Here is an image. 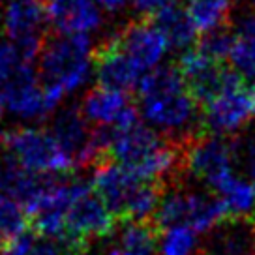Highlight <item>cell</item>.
<instances>
[{"mask_svg":"<svg viewBox=\"0 0 255 255\" xmlns=\"http://www.w3.org/2000/svg\"><path fill=\"white\" fill-rule=\"evenodd\" d=\"M94 152L96 165L109 161L150 182L178 184L176 178L184 173V146L141 122L129 128H96Z\"/></svg>","mask_w":255,"mask_h":255,"instance_id":"cell-1","label":"cell"},{"mask_svg":"<svg viewBox=\"0 0 255 255\" xmlns=\"http://www.w3.org/2000/svg\"><path fill=\"white\" fill-rule=\"evenodd\" d=\"M137 98L143 119L176 144L186 146L205 135L201 105L176 66H159L146 73L137 87Z\"/></svg>","mask_w":255,"mask_h":255,"instance_id":"cell-2","label":"cell"},{"mask_svg":"<svg viewBox=\"0 0 255 255\" xmlns=\"http://www.w3.org/2000/svg\"><path fill=\"white\" fill-rule=\"evenodd\" d=\"M92 188L119 223L150 222L169 186L128 173L115 163L96 165Z\"/></svg>","mask_w":255,"mask_h":255,"instance_id":"cell-3","label":"cell"},{"mask_svg":"<svg viewBox=\"0 0 255 255\" xmlns=\"http://www.w3.org/2000/svg\"><path fill=\"white\" fill-rule=\"evenodd\" d=\"M94 53L88 36L47 38L40 55L41 83L64 96L79 90L92 75Z\"/></svg>","mask_w":255,"mask_h":255,"instance_id":"cell-4","label":"cell"},{"mask_svg":"<svg viewBox=\"0 0 255 255\" xmlns=\"http://www.w3.org/2000/svg\"><path fill=\"white\" fill-rule=\"evenodd\" d=\"M229 210L216 193L184 190L180 184L167 188L150 223L159 233L186 225L197 233H208L229 218Z\"/></svg>","mask_w":255,"mask_h":255,"instance_id":"cell-5","label":"cell"},{"mask_svg":"<svg viewBox=\"0 0 255 255\" xmlns=\"http://www.w3.org/2000/svg\"><path fill=\"white\" fill-rule=\"evenodd\" d=\"M0 146L32 175L55 176L77 171L53 133L41 128H13L0 133Z\"/></svg>","mask_w":255,"mask_h":255,"instance_id":"cell-6","label":"cell"},{"mask_svg":"<svg viewBox=\"0 0 255 255\" xmlns=\"http://www.w3.org/2000/svg\"><path fill=\"white\" fill-rule=\"evenodd\" d=\"M203 128L210 135H233L255 119V83L231 73L225 87L201 107Z\"/></svg>","mask_w":255,"mask_h":255,"instance_id":"cell-7","label":"cell"},{"mask_svg":"<svg viewBox=\"0 0 255 255\" xmlns=\"http://www.w3.org/2000/svg\"><path fill=\"white\" fill-rule=\"evenodd\" d=\"M47 4L45 0H9L2 15V28L24 64L40 58L47 41Z\"/></svg>","mask_w":255,"mask_h":255,"instance_id":"cell-8","label":"cell"},{"mask_svg":"<svg viewBox=\"0 0 255 255\" xmlns=\"http://www.w3.org/2000/svg\"><path fill=\"white\" fill-rule=\"evenodd\" d=\"M237 158L239 143L227 137L205 133L184 146L182 167L184 173L216 190L227 176L235 175L233 165Z\"/></svg>","mask_w":255,"mask_h":255,"instance_id":"cell-9","label":"cell"},{"mask_svg":"<svg viewBox=\"0 0 255 255\" xmlns=\"http://www.w3.org/2000/svg\"><path fill=\"white\" fill-rule=\"evenodd\" d=\"M117 218L94 191L90 184H85L77 193L68 212V237L62 242L90 248V240L111 237L117 227Z\"/></svg>","mask_w":255,"mask_h":255,"instance_id":"cell-10","label":"cell"},{"mask_svg":"<svg viewBox=\"0 0 255 255\" xmlns=\"http://www.w3.org/2000/svg\"><path fill=\"white\" fill-rule=\"evenodd\" d=\"M2 92L6 98V109L24 120L45 119L64 100L62 92L45 87L36 77L32 66H23Z\"/></svg>","mask_w":255,"mask_h":255,"instance_id":"cell-11","label":"cell"},{"mask_svg":"<svg viewBox=\"0 0 255 255\" xmlns=\"http://www.w3.org/2000/svg\"><path fill=\"white\" fill-rule=\"evenodd\" d=\"M115 38L122 53L129 58V62L135 66V70L143 77L146 72L150 73L156 70V66L169 49L165 38L154 26L148 15H141L122 26L119 32H115Z\"/></svg>","mask_w":255,"mask_h":255,"instance_id":"cell-12","label":"cell"},{"mask_svg":"<svg viewBox=\"0 0 255 255\" xmlns=\"http://www.w3.org/2000/svg\"><path fill=\"white\" fill-rule=\"evenodd\" d=\"M176 68L182 73L191 96L201 107L207 105L225 87L233 73V70H229L223 62L212 60L210 56L203 55L197 47L182 53Z\"/></svg>","mask_w":255,"mask_h":255,"instance_id":"cell-13","label":"cell"},{"mask_svg":"<svg viewBox=\"0 0 255 255\" xmlns=\"http://www.w3.org/2000/svg\"><path fill=\"white\" fill-rule=\"evenodd\" d=\"M88 124L90 122L83 117L79 107H66L56 115L49 129L75 169L96 165L94 129H90Z\"/></svg>","mask_w":255,"mask_h":255,"instance_id":"cell-14","label":"cell"},{"mask_svg":"<svg viewBox=\"0 0 255 255\" xmlns=\"http://www.w3.org/2000/svg\"><path fill=\"white\" fill-rule=\"evenodd\" d=\"M83 117L100 126L129 128L139 122V109L131 104L126 92L94 87L88 90L79 105Z\"/></svg>","mask_w":255,"mask_h":255,"instance_id":"cell-15","label":"cell"},{"mask_svg":"<svg viewBox=\"0 0 255 255\" xmlns=\"http://www.w3.org/2000/svg\"><path fill=\"white\" fill-rule=\"evenodd\" d=\"M94 70L98 77V87L128 92L139 87L143 75L129 62L122 49L117 43L115 34L102 41L94 51Z\"/></svg>","mask_w":255,"mask_h":255,"instance_id":"cell-16","label":"cell"},{"mask_svg":"<svg viewBox=\"0 0 255 255\" xmlns=\"http://www.w3.org/2000/svg\"><path fill=\"white\" fill-rule=\"evenodd\" d=\"M49 23L60 36H88L102 26V8L96 0H45Z\"/></svg>","mask_w":255,"mask_h":255,"instance_id":"cell-17","label":"cell"},{"mask_svg":"<svg viewBox=\"0 0 255 255\" xmlns=\"http://www.w3.org/2000/svg\"><path fill=\"white\" fill-rule=\"evenodd\" d=\"M205 255H255V216H229L207 235Z\"/></svg>","mask_w":255,"mask_h":255,"instance_id":"cell-18","label":"cell"},{"mask_svg":"<svg viewBox=\"0 0 255 255\" xmlns=\"http://www.w3.org/2000/svg\"><path fill=\"white\" fill-rule=\"evenodd\" d=\"M148 17L152 19L154 26L161 32V36L165 38L169 49H176L184 53L193 49L191 45L195 43L199 32L195 30L186 8L169 6V8L158 9L156 13Z\"/></svg>","mask_w":255,"mask_h":255,"instance_id":"cell-19","label":"cell"},{"mask_svg":"<svg viewBox=\"0 0 255 255\" xmlns=\"http://www.w3.org/2000/svg\"><path fill=\"white\" fill-rule=\"evenodd\" d=\"M233 72L255 83V13L244 15L237 24L231 56Z\"/></svg>","mask_w":255,"mask_h":255,"instance_id":"cell-20","label":"cell"},{"mask_svg":"<svg viewBox=\"0 0 255 255\" xmlns=\"http://www.w3.org/2000/svg\"><path fill=\"white\" fill-rule=\"evenodd\" d=\"M233 6L235 0H188L186 11L195 30L205 36L229 26Z\"/></svg>","mask_w":255,"mask_h":255,"instance_id":"cell-21","label":"cell"},{"mask_svg":"<svg viewBox=\"0 0 255 255\" xmlns=\"http://www.w3.org/2000/svg\"><path fill=\"white\" fill-rule=\"evenodd\" d=\"M216 195L225 203L231 216H254L255 212V186L240 175L227 176L218 188Z\"/></svg>","mask_w":255,"mask_h":255,"instance_id":"cell-22","label":"cell"},{"mask_svg":"<svg viewBox=\"0 0 255 255\" xmlns=\"http://www.w3.org/2000/svg\"><path fill=\"white\" fill-rule=\"evenodd\" d=\"M159 231L150 222H131L122 225L120 248L131 255L158 254Z\"/></svg>","mask_w":255,"mask_h":255,"instance_id":"cell-23","label":"cell"},{"mask_svg":"<svg viewBox=\"0 0 255 255\" xmlns=\"http://www.w3.org/2000/svg\"><path fill=\"white\" fill-rule=\"evenodd\" d=\"M30 218L24 207L8 193L0 191V242L13 239L21 233L28 231Z\"/></svg>","mask_w":255,"mask_h":255,"instance_id":"cell-24","label":"cell"},{"mask_svg":"<svg viewBox=\"0 0 255 255\" xmlns=\"http://www.w3.org/2000/svg\"><path fill=\"white\" fill-rule=\"evenodd\" d=\"M197 250V233L178 225L159 233L158 255H193Z\"/></svg>","mask_w":255,"mask_h":255,"instance_id":"cell-25","label":"cell"},{"mask_svg":"<svg viewBox=\"0 0 255 255\" xmlns=\"http://www.w3.org/2000/svg\"><path fill=\"white\" fill-rule=\"evenodd\" d=\"M233 41H235V34H231L227 28H222V30L205 34L197 43V49L203 55L210 56L212 60L225 64V60L231 56Z\"/></svg>","mask_w":255,"mask_h":255,"instance_id":"cell-26","label":"cell"},{"mask_svg":"<svg viewBox=\"0 0 255 255\" xmlns=\"http://www.w3.org/2000/svg\"><path fill=\"white\" fill-rule=\"evenodd\" d=\"M23 66H28V64L21 60L15 45L0 41V87H6Z\"/></svg>","mask_w":255,"mask_h":255,"instance_id":"cell-27","label":"cell"},{"mask_svg":"<svg viewBox=\"0 0 255 255\" xmlns=\"http://www.w3.org/2000/svg\"><path fill=\"white\" fill-rule=\"evenodd\" d=\"M36 240V233L28 229L6 242H0V255H30Z\"/></svg>","mask_w":255,"mask_h":255,"instance_id":"cell-28","label":"cell"},{"mask_svg":"<svg viewBox=\"0 0 255 255\" xmlns=\"http://www.w3.org/2000/svg\"><path fill=\"white\" fill-rule=\"evenodd\" d=\"M135 8L139 11H143V15H152L158 9L169 8V6H176L178 0H133Z\"/></svg>","mask_w":255,"mask_h":255,"instance_id":"cell-29","label":"cell"},{"mask_svg":"<svg viewBox=\"0 0 255 255\" xmlns=\"http://www.w3.org/2000/svg\"><path fill=\"white\" fill-rule=\"evenodd\" d=\"M244 159H246V167L252 178V184L255 186V135H252L244 144Z\"/></svg>","mask_w":255,"mask_h":255,"instance_id":"cell-30","label":"cell"},{"mask_svg":"<svg viewBox=\"0 0 255 255\" xmlns=\"http://www.w3.org/2000/svg\"><path fill=\"white\" fill-rule=\"evenodd\" d=\"M96 2L100 4V8H104V9H107V11L115 13V11H120L122 8H126V4L129 0H96Z\"/></svg>","mask_w":255,"mask_h":255,"instance_id":"cell-31","label":"cell"},{"mask_svg":"<svg viewBox=\"0 0 255 255\" xmlns=\"http://www.w3.org/2000/svg\"><path fill=\"white\" fill-rule=\"evenodd\" d=\"M4 111H6V98H4V92L0 90V117L4 115Z\"/></svg>","mask_w":255,"mask_h":255,"instance_id":"cell-32","label":"cell"},{"mask_svg":"<svg viewBox=\"0 0 255 255\" xmlns=\"http://www.w3.org/2000/svg\"><path fill=\"white\" fill-rule=\"evenodd\" d=\"M107 255H131V254H128L126 250H122V248L119 246V248H113V250Z\"/></svg>","mask_w":255,"mask_h":255,"instance_id":"cell-33","label":"cell"},{"mask_svg":"<svg viewBox=\"0 0 255 255\" xmlns=\"http://www.w3.org/2000/svg\"><path fill=\"white\" fill-rule=\"evenodd\" d=\"M197 255H205V254H201V252H199V254H197Z\"/></svg>","mask_w":255,"mask_h":255,"instance_id":"cell-34","label":"cell"},{"mask_svg":"<svg viewBox=\"0 0 255 255\" xmlns=\"http://www.w3.org/2000/svg\"><path fill=\"white\" fill-rule=\"evenodd\" d=\"M87 255H88V254H87Z\"/></svg>","mask_w":255,"mask_h":255,"instance_id":"cell-35","label":"cell"}]
</instances>
